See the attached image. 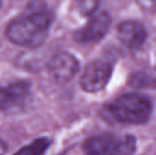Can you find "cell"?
<instances>
[{"mask_svg":"<svg viewBox=\"0 0 156 155\" xmlns=\"http://www.w3.org/2000/svg\"><path fill=\"white\" fill-rule=\"evenodd\" d=\"M80 64L78 59L68 52L56 54L48 63V69L50 76L58 82L69 81L79 71Z\"/></svg>","mask_w":156,"mask_h":155,"instance_id":"5b68a950","label":"cell"},{"mask_svg":"<svg viewBox=\"0 0 156 155\" xmlns=\"http://www.w3.org/2000/svg\"><path fill=\"white\" fill-rule=\"evenodd\" d=\"M51 23L52 16L48 12H31L12 20L6 26L5 36L16 45L38 47L45 41Z\"/></svg>","mask_w":156,"mask_h":155,"instance_id":"6da1fadb","label":"cell"},{"mask_svg":"<svg viewBox=\"0 0 156 155\" xmlns=\"http://www.w3.org/2000/svg\"><path fill=\"white\" fill-rule=\"evenodd\" d=\"M112 69V63L109 59L99 58L91 61L86 67L80 79L82 90L90 93L103 90L111 79Z\"/></svg>","mask_w":156,"mask_h":155,"instance_id":"3957f363","label":"cell"},{"mask_svg":"<svg viewBox=\"0 0 156 155\" xmlns=\"http://www.w3.org/2000/svg\"><path fill=\"white\" fill-rule=\"evenodd\" d=\"M152 110L150 99L137 93L124 94L114 100L109 106V111L114 120L130 124L145 122L149 119Z\"/></svg>","mask_w":156,"mask_h":155,"instance_id":"7a4b0ae2","label":"cell"},{"mask_svg":"<svg viewBox=\"0 0 156 155\" xmlns=\"http://www.w3.org/2000/svg\"><path fill=\"white\" fill-rule=\"evenodd\" d=\"M120 41L130 49H139L147 38V32L143 24L134 20L123 21L117 26Z\"/></svg>","mask_w":156,"mask_h":155,"instance_id":"52a82bcc","label":"cell"},{"mask_svg":"<svg viewBox=\"0 0 156 155\" xmlns=\"http://www.w3.org/2000/svg\"><path fill=\"white\" fill-rule=\"evenodd\" d=\"M2 1H3V0H0V8H1V6H2Z\"/></svg>","mask_w":156,"mask_h":155,"instance_id":"5bb4252c","label":"cell"},{"mask_svg":"<svg viewBox=\"0 0 156 155\" xmlns=\"http://www.w3.org/2000/svg\"><path fill=\"white\" fill-rule=\"evenodd\" d=\"M50 145L51 140L48 138H39L23 147L15 155H44Z\"/></svg>","mask_w":156,"mask_h":155,"instance_id":"9c48e42d","label":"cell"},{"mask_svg":"<svg viewBox=\"0 0 156 155\" xmlns=\"http://www.w3.org/2000/svg\"><path fill=\"white\" fill-rule=\"evenodd\" d=\"M78 10L83 16L93 15L99 5V0H74Z\"/></svg>","mask_w":156,"mask_h":155,"instance_id":"30bf717a","label":"cell"},{"mask_svg":"<svg viewBox=\"0 0 156 155\" xmlns=\"http://www.w3.org/2000/svg\"><path fill=\"white\" fill-rule=\"evenodd\" d=\"M31 91V83L27 80L0 87V111H7L22 104Z\"/></svg>","mask_w":156,"mask_h":155,"instance_id":"ba28073f","label":"cell"},{"mask_svg":"<svg viewBox=\"0 0 156 155\" xmlns=\"http://www.w3.org/2000/svg\"><path fill=\"white\" fill-rule=\"evenodd\" d=\"M112 25V17L106 11H101L91 15L90 19L81 28L78 29L73 38L81 44L95 43L101 40L109 32Z\"/></svg>","mask_w":156,"mask_h":155,"instance_id":"277c9868","label":"cell"},{"mask_svg":"<svg viewBox=\"0 0 156 155\" xmlns=\"http://www.w3.org/2000/svg\"><path fill=\"white\" fill-rule=\"evenodd\" d=\"M7 151V146L6 144L0 140V155H5V153H6Z\"/></svg>","mask_w":156,"mask_h":155,"instance_id":"4fadbf2b","label":"cell"},{"mask_svg":"<svg viewBox=\"0 0 156 155\" xmlns=\"http://www.w3.org/2000/svg\"><path fill=\"white\" fill-rule=\"evenodd\" d=\"M132 84L135 87H146L149 85L150 79L143 73L133 75L132 79Z\"/></svg>","mask_w":156,"mask_h":155,"instance_id":"8fae6325","label":"cell"},{"mask_svg":"<svg viewBox=\"0 0 156 155\" xmlns=\"http://www.w3.org/2000/svg\"><path fill=\"white\" fill-rule=\"evenodd\" d=\"M136 2L146 11L153 12L155 9V0H136Z\"/></svg>","mask_w":156,"mask_h":155,"instance_id":"7c38bea8","label":"cell"},{"mask_svg":"<svg viewBox=\"0 0 156 155\" xmlns=\"http://www.w3.org/2000/svg\"><path fill=\"white\" fill-rule=\"evenodd\" d=\"M122 137L111 133L96 135L84 143L86 155H120Z\"/></svg>","mask_w":156,"mask_h":155,"instance_id":"8992f818","label":"cell"}]
</instances>
